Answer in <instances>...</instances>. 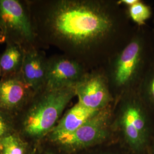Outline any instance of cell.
<instances>
[{"label":"cell","instance_id":"6da1fadb","mask_svg":"<svg viewBox=\"0 0 154 154\" xmlns=\"http://www.w3.org/2000/svg\"><path fill=\"white\" fill-rule=\"evenodd\" d=\"M43 25L50 40L63 49L77 53L96 48L115 32V16L105 2L60 0L50 2Z\"/></svg>","mask_w":154,"mask_h":154},{"label":"cell","instance_id":"7a4b0ae2","mask_svg":"<svg viewBox=\"0 0 154 154\" xmlns=\"http://www.w3.org/2000/svg\"><path fill=\"white\" fill-rule=\"evenodd\" d=\"M75 96V86L60 89L45 88L34 94L14 116L17 133L25 141L38 146L54 128Z\"/></svg>","mask_w":154,"mask_h":154},{"label":"cell","instance_id":"3957f363","mask_svg":"<svg viewBox=\"0 0 154 154\" xmlns=\"http://www.w3.org/2000/svg\"><path fill=\"white\" fill-rule=\"evenodd\" d=\"M150 109L138 91L131 90L121 96L120 103L112 127L118 130L133 153L147 154L154 132Z\"/></svg>","mask_w":154,"mask_h":154},{"label":"cell","instance_id":"277c9868","mask_svg":"<svg viewBox=\"0 0 154 154\" xmlns=\"http://www.w3.org/2000/svg\"><path fill=\"white\" fill-rule=\"evenodd\" d=\"M110 106L99 112L73 132L48 140L62 152L70 154L104 142L112 128Z\"/></svg>","mask_w":154,"mask_h":154},{"label":"cell","instance_id":"5b68a950","mask_svg":"<svg viewBox=\"0 0 154 154\" xmlns=\"http://www.w3.org/2000/svg\"><path fill=\"white\" fill-rule=\"evenodd\" d=\"M144 57L143 39L135 37L117 54L110 69L109 85L122 94L132 90L141 75Z\"/></svg>","mask_w":154,"mask_h":154},{"label":"cell","instance_id":"8992f818","mask_svg":"<svg viewBox=\"0 0 154 154\" xmlns=\"http://www.w3.org/2000/svg\"><path fill=\"white\" fill-rule=\"evenodd\" d=\"M0 30L6 41L32 44L35 37L34 27L22 4L17 0H0Z\"/></svg>","mask_w":154,"mask_h":154},{"label":"cell","instance_id":"52a82bcc","mask_svg":"<svg viewBox=\"0 0 154 154\" xmlns=\"http://www.w3.org/2000/svg\"><path fill=\"white\" fill-rule=\"evenodd\" d=\"M79 103L95 110L109 106L112 97L109 80L99 73H86L75 86Z\"/></svg>","mask_w":154,"mask_h":154},{"label":"cell","instance_id":"ba28073f","mask_svg":"<svg viewBox=\"0 0 154 154\" xmlns=\"http://www.w3.org/2000/svg\"><path fill=\"white\" fill-rule=\"evenodd\" d=\"M86 73L82 65L73 58L54 57L48 60L45 88L60 89L75 86Z\"/></svg>","mask_w":154,"mask_h":154},{"label":"cell","instance_id":"9c48e42d","mask_svg":"<svg viewBox=\"0 0 154 154\" xmlns=\"http://www.w3.org/2000/svg\"><path fill=\"white\" fill-rule=\"evenodd\" d=\"M35 93L20 74L0 80V110L17 116L28 104Z\"/></svg>","mask_w":154,"mask_h":154},{"label":"cell","instance_id":"30bf717a","mask_svg":"<svg viewBox=\"0 0 154 154\" xmlns=\"http://www.w3.org/2000/svg\"><path fill=\"white\" fill-rule=\"evenodd\" d=\"M48 60L35 49L25 50L21 74L24 81L35 93L44 88Z\"/></svg>","mask_w":154,"mask_h":154},{"label":"cell","instance_id":"8fae6325","mask_svg":"<svg viewBox=\"0 0 154 154\" xmlns=\"http://www.w3.org/2000/svg\"><path fill=\"white\" fill-rule=\"evenodd\" d=\"M100 110H95L77 102L67 110L46 139L73 132L88 121Z\"/></svg>","mask_w":154,"mask_h":154},{"label":"cell","instance_id":"7c38bea8","mask_svg":"<svg viewBox=\"0 0 154 154\" xmlns=\"http://www.w3.org/2000/svg\"><path fill=\"white\" fill-rule=\"evenodd\" d=\"M25 50L21 45L9 42L0 56V77L2 79L21 73Z\"/></svg>","mask_w":154,"mask_h":154},{"label":"cell","instance_id":"4fadbf2b","mask_svg":"<svg viewBox=\"0 0 154 154\" xmlns=\"http://www.w3.org/2000/svg\"><path fill=\"white\" fill-rule=\"evenodd\" d=\"M38 146L32 145L14 132L0 141V154H37Z\"/></svg>","mask_w":154,"mask_h":154},{"label":"cell","instance_id":"5bb4252c","mask_svg":"<svg viewBox=\"0 0 154 154\" xmlns=\"http://www.w3.org/2000/svg\"><path fill=\"white\" fill-rule=\"evenodd\" d=\"M138 92L149 109L154 110V67L143 77Z\"/></svg>","mask_w":154,"mask_h":154},{"label":"cell","instance_id":"9a60e30c","mask_svg":"<svg viewBox=\"0 0 154 154\" xmlns=\"http://www.w3.org/2000/svg\"><path fill=\"white\" fill-rule=\"evenodd\" d=\"M128 15L134 22L142 25L151 16V9L149 6L138 0L137 2L128 7Z\"/></svg>","mask_w":154,"mask_h":154},{"label":"cell","instance_id":"2e32d148","mask_svg":"<svg viewBox=\"0 0 154 154\" xmlns=\"http://www.w3.org/2000/svg\"><path fill=\"white\" fill-rule=\"evenodd\" d=\"M16 132L14 116L0 110V141Z\"/></svg>","mask_w":154,"mask_h":154},{"label":"cell","instance_id":"e0dca14e","mask_svg":"<svg viewBox=\"0 0 154 154\" xmlns=\"http://www.w3.org/2000/svg\"><path fill=\"white\" fill-rule=\"evenodd\" d=\"M60 152L61 151L54 146L53 148H45V147L42 146L41 143H40L38 147L37 154H60Z\"/></svg>","mask_w":154,"mask_h":154},{"label":"cell","instance_id":"ac0fdd59","mask_svg":"<svg viewBox=\"0 0 154 154\" xmlns=\"http://www.w3.org/2000/svg\"><path fill=\"white\" fill-rule=\"evenodd\" d=\"M138 0H120L118 1L117 2V4L118 5H125L128 7H130L136 2H138Z\"/></svg>","mask_w":154,"mask_h":154},{"label":"cell","instance_id":"d6986e66","mask_svg":"<svg viewBox=\"0 0 154 154\" xmlns=\"http://www.w3.org/2000/svg\"><path fill=\"white\" fill-rule=\"evenodd\" d=\"M147 154H154V132L149 143Z\"/></svg>","mask_w":154,"mask_h":154},{"label":"cell","instance_id":"ffe728a7","mask_svg":"<svg viewBox=\"0 0 154 154\" xmlns=\"http://www.w3.org/2000/svg\"><path fill=\"white\" fill-rule=\"evenodd\" d=\"M6 41V37L4 34L0 30V44H3Z\"/></svg>","mask_w":154,"mask_h":154}]
</instances>
